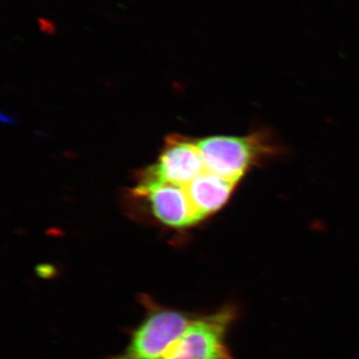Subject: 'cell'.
Wrapping results in <instances>:
<instances>
[{"label":"cell","instance_id":"6","mask_svg":"<svg viewBox=\"0 0 359 359\" xmlns=\"http://www.w3.org/2000/svg\"><path fill=\"white\" fill-rule=\"evenodd\" d=\"M237 182L222 178L218 175L203 172L185 187L198 221L219 211L235 191Z\"/></svg>","mask_w":359,"mask_h":359},{"label":"cell","instance_id":"2","mask_svg":"<svg viewBox=\"0 0 359 359\" xmlns=\"http://www.w3.org/2000/svg\"><path fill=\"white\" fill-rule=\"evenodd\" d=\"M205 171L240 182L250 168L263 159L271 149L266 147L263 136H212L196 142Z\"/></svg>","mask_w":359,"mask_h":359},{"label":"cell","instance_id":"4","mask_svg":"<svg viewBox=\"0 0 359 359\" xmlns=\"http://www.w3.org/2000/svg\"><path fill=\"white\" fill-rule=\"evenodd\" d=\"M134 194L147 200L151 212L161 224L181 229L199 223L185 187L142 175Z\"/></svg>","mask_w":359,"mask_h":359},{"label":"cell","instance_id":"1","mask_svg":"<svg viewBox=\"0 0 359 359\" xmlns=\"http://www.w3.org/2000/svg\"><path fill=\"white\" fill-rule=\"evenodd\" d=\"M145 302L147 313L128 346L110 359H165L192 323L193 318L184 311Z\"/></svg>","mask_w":359,"mask_h":359},{"label":"cell","instance_id":"5","mask_svg":"<svg viewBox=\"0 0 359 359\" xmlns=\"http://www.w3.org/2000/svg\"><path fill=\"white\" fill-rule=\"evenodd\" d=\"M205 171L204 161L197 143L184 137L171 136L167 138L157 164L146 170L143 175L186 187Z\"/></svg>","mask_w":359,"mask_h":359},{"label":"cell","instance_id":"3","mask_svg":"<svg viewBox=\"0 0 359 359\" xmlns=\"http://www.w3.org/2000/svg\"><path fill=\"white\" fill-rule=\"evenodd\" d=\"M237 318V308L229 304L193 320L165 359H233L226 337Z\"/></svg>","mask_w":359,"mask_h":359}]
</instances>
